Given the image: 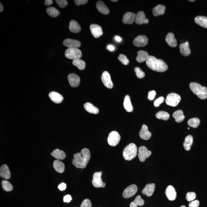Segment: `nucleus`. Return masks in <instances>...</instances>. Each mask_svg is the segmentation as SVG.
Listing matches in <instances>:
<instances>
[{
  "instance_id": "nucleus-1",
  "label": "nucleus",
  "mask_w": 207,
  "mask_h": 207,
  "mask_svg": "<svg viewBox=\"0 0 207 207\" xmlns=\"http://www.w3.org/2000/svg\"><path fill=\"white\" fill-rule=\"evenodd\" d=\"M72 160L73 164L77 168H85L91 158L90 151L88 148H84L80 153L75 154Z\"/></svg>"
},
{
  "instance_id": "nucleus-2",
  "label": "nucleus",
  "mask_w": 207,
  "mask_h": 207,
  "mask_svg": "<svg viewBox=\"0 0 207 207\" xmlns=\"http://www.w3.org/2000/svg\"><path fill=\"white\" fill-rule=\"evenodd\" d=\"M146 63L152 70L158 72H163L168 69V65L161 59H158L153 56H149Z\"/></svg>"
},
{
  "instance_id": "nucleus-3",
  "label": "nucleus",
  "mask_w": 207,
  "mask_h": 207,
  "mask_svg": "<svg viewBox=\"0 0 207 207\" xmlns=\"http://www.w3.org/2000/svg\"><path fill=\"white\" fill-rule=\"evenodd\" d=\"M190 87L192 92L196 95L198 98L201 99L207 98V88L205 87H202L198 83L192 82L190 84Z\"/></svg>"
},
{
  "instance_id": "nucleus-4",
  "label": "nucleus",
  "mask_w": 207,
  "mask_h": 207,
  "mask_svg": "<svg viewBox=\"0 0 207 207\" xmlns=\"http://www.w3.org/2000/svg\"><path fill=\"white\" fill-rule=\"evenodd\" d=\"M137 148L134 143H131L124 149L123 156L125 160L130 161L135 158L137 155Z\"/></svg>"
},
{
  "instance_id": "nucleus-5",
  "label": "nucleus",
  "mask_w": 207,
  "mask_h": 207,
  "mask_svg": "<svg viewBox=\"0 0 207 207\" xmlns=\"http://www.w3.org/2000/svg\"><path fill=\"white\" fill-rule=\"evenodd\" d=\"M65 56L68 59H80L82 57V52L78 48H68L66 50Z\"/></svg>"
},
{
  "instance_id": "nucleus-6",
  "label": "nucleus",
  "mask_w": 207,
  "mask_h": 207,
  "mask_svg": "<svg viewBox=\"0 0 207 207\" xmlns=\"http://www.w3.org/2000/svg\"><path fill=\"white\" fill-rule=\"evenodd\" d=\"M181 100V97L179 95L176 93H171L167 96L165 101L167 105L172 107H176Z\"/></svg>"
},
{
  "instance_id": "nucleus-7",
  "label": "nucleus",
  "mask_w": 207,
  "mask_h": 207,
  "mask_svg": "<svg viewBox=\"0 0 207 207\" xmlns=\"http://www.w3.org/2000/svg\"><path fill=\"white\" fill-rule=\"evenodd\" d=\"M120 140V136L118 132L113 131L111 132L107 138V142L111 146L114 147L118 145Z\"/></svg>"
},
{
  "instance_id": "nucleus-8",
  "label": "nucleus",
  "mask_w": 207,
  "mask_h": 207,
  "mask_svg": "<svg viewBox=\"0 0 207 207\" xmlns=\"http://www.w3.org/2000/svg\"><path fill=\"white\" fill-rule=\"evenodd\" d=\"M102 175L101 172H96L93 174L92 184L96 188H104L106 186L105 183L102 182L101 179Z\"/></svg>"
},
{
  "instance_id": "nucleus-9",
  "label": "nucleus",
  "mask_w": 207,
  "mask_h": 207,
  "mask_svg": "<svg viewBox=\"0 0 207 207\" xmlns=\"http://www.w3.org/2000/svg\"><path fill=\"white\" fill-rule=\"evenodd\" d=\"M138 157L140 162H144L152 154V152L149 151L145 146H141L139 149Z\"/></svg>"
},
{
  "instance_id": "nucleus-10",
  "label": "nucleus",
  "mask_w": 207,
  "mask_h": 207,
  "mask_svg": "<svg viewBox=\"0 0 207 207\" xmlns=\"http://www.w3.org/2000/svg\"><path fill=\"white\" fill-rule=\"evenodd\" d=\"M148 40L146 36L139 35L136 37L133 41V44L136 47H143L148 44Z\"/></svg>"
},
{
  "instance_id": "nucleus-11",
  "label": "nucleus",
  "mask_w": 207,
  "mask_h": 207,
  "mask_svg": "<svg viewBox=\"0 0 207 207\" xmlns=\"http://www.w3.org/2000/svg\"><path fill=\"white\" fill-rule=\"evenodd\" d=\"M101 80L104 86L107 88L111 89L113 87V83L111 79L110 74L108 72L105 71L102 73Z\"/></svg>"
},
{
  "instance_id": "nucleus-12",
  "label": "nucleus",
  "mask_w": 207,
  "mask_h": 207,
  "mask_svg": "<svg viewBox=\"0 0 207 207\" xmlns=\"http://www.w3.org/2000/svg\"><path fill=\"white\" fill-rule=\"evenodd\" d=\"M137 187L135 185H132L127 187L123 193L124 198H129L135 194L137 191Z\"/></svg>"
},
{
  "instance_id": "nucleus-13",
  "label": "nucleus",
  "mask_w": 207,
  "mask_h": 207,
  "mask_svg": "<svg viewBox=\"0 0 207 207\" xmlns=\"http://www.w3.org/2000/svg\"><path fill=\"white\" fill-rule=\"evenodd\" d=\"M90 29L92 35L95 38H98L103 34L101 27L97 24H92L90 26Z\"/></svg>"
},
{
  "instance_id": "nucleus-14",
  "label": "nucleus",
  "mask_w": 207,
  "mask_h": 207,
  "mask_svg": "<svg viewBox=\"0 0 207 207\" xmlns=\"http://www.w3.org/2000/svg\"><path fill=\"white\" fill-rule=\"evenodd\" d=\"M63 44L64 46L69 48H78L80 47L81 43L80 41L76 40L67 39L63 41Z\"/></svg>"
},
{
  "instance_id": "nucleus-15",
  "label": "nucleus",
  "mask_w": 207,
  "mask_h": 207,
  "mask_svg": "<svg viewBox=\"0 0 207 207\" xmlns=\"http://www.w3.org/2000/svg\"><path fill=\"white\" fill-rule=\"evenodd\" d=\"M68 79L71 87H75L79 86L80 78L77 74L74 73L69 74L68 76Z\"/></svg>"
},
{
  "instance_id": "nucleus-16",
  "label": "nucleus",
  "mask_w": 207,
  "mask_h": 207,
  "mask_svg": "<svg viewBox=\"0 0 207 207\" xmlns=\"http://www.w3.org/2000/svg\"><path fill=\"white\" fill-rule=\"evenodd\" d=\"M136 15L135 13L127 12L125 13L122 19V22L125 24H132L135 21Z\"/></svg>"
},
{
  "instance_id": "nucleus-17",
  "label": "nucleus",
  "mask_w": 207,
  "mask_h": 207,
  "mask_svg": "<svg viewBox=\"0 0 207 207\" xmlns=\"http://www.w3.org/2000/svg\"><path fill=\"white\" fill-rule=\"evenodd\" d=\"M165 195L170 201H174L176 198V192L173 186L169 185L165 190Z\"/></svg>"
},
{
  "instance_id": "nucleus-18",
  "label": "nucleus",
  "mask_w": 207,
  "mask_h": 207,
  "mask_svg": "<svg viewBox=\"0 0 207 207\" xmlns=\"http://www.w3.org/2000/svg\"><path fill=\"white\" fill-rule=\"evenodd\" d=\"M136 24L138 25L148 24L149 21L146 17L143 11L139 12L137 13L135 19Z\"/></svg>"
},
{
  "instance_id": "nucleus-19",
  "label": "nucleus",
  "mask_w": 207,
  "mask_h": 207,
  "mask_svg": "<svg viewBox=\"0 0 207 207\" xmlns=\"http://www.w3.org/2000/svg\"><path fill=\"white\" fill-rule=\"evenodd\" d=\"M141 138L144 140H148L152 136V134L148 130V127L145 125H142L139 133Z\"/></svg>"
},
{
  "instance_id": "nucleus-20",
  "label": "nucleus",
  "mask_w": 207,
  "mask_h": 207,
  "mask_svg": "<svg viewBox=\"0 0 207 207\" xmlns=\"http://www.w3.org/2000/svg\"><path fill=\"white\" fill-rule=\"evenodd\" d=\"M0 176L5 179L8 180L10 178L11 172L7 165L4 164L1 166L0 168Z\"/></svg>"
},
{
  "instance_id": "nucleus-21",
  "label": "nucleus",
  "mask_w": 207,
  "mask_h": 207,
  "mask_svg": "<svg viewBox=\"0 0 207 207\" xmlns=\"http://www.w3.org/2000/svg\"><path fill=\"white\" fill-rule=\"evenodd\" d=\"M165 41L169 46L172 47H176L177 45V40L173 33H169L165 38Z\"/></svg>"
},
{
  "instance_id": "nucleus-22",
  "label": "nucleus",
  "mask_w": 207,
  "mask_h": 207,
  "mask_svg": "<svg viewBox=\"0 0 207 207\" xmlns=\"http://www.w3.org/2000/svg\"><path fill=\"white\" fill-rule=\"evenodd\" d=\"M155 185L154 183L148 184L146 185L142 191V193L147 196H152L154 192Z\"/></svg>"
},
{
  "instance_id": "nucleus-23",
  "label": "nucleus",
  "mask_w": 207,
  "mask_h": 207,
  "mask_svg": "<svg viewBox=\"0 0 207 207\" xmlns=\"http://www.w3.org/2000/svg\"><path fill=\"white\" fill-rule=\"evenodd\" d=\"M49 96L51 100L56 104L61 103L64 99L62 95L56 92H50L49 94Z\"/></svg>"
},
{
  "instance_id": "nucleus-24",
  "label": "nucleus",
  "mask_w": 207,
  "mask_h": 207,
  "mask_svg": "<svg viewBox=\"0 0 207 207\" xmlns=\"http://www.w3.org/2000/svg\"><path fill=\"white\" fill-rule=\"evenodd\" d=\"M180 50L182 55L185 57L191 54V50L188 41H187L186 42L180 44Z\"/></svg>"
},
{
  "instance_id": "nucleus-25",
  "label": "nucleus",
  "mask_w": 207,
  "mask_h": 207,
  "mask_svg": "<svg viewBox=\"0 0 207 207\" xmlns=\"http://www.w3.org/2000/svg\"><path fill=\"white\" fill-rule=\"evenodd\" d=\"M96 6L99 12L104 15H108L110 13L109 8L107 7L103 2L99 1L97 2Z\"/></svg>"
},
{
  "instance_id": "nucleus-26",
  "label": "nucleus",
  "mask_w": 207,
  "mask_h": 207,
  "mask_svg": "<svg viewBox=\"0 0 207 207\" xmlns=\"http://www.w3.org/2000/svg\"><path fill=\"white\" fill-rule=\"evenodd\" d=\"M149 55L148 53L145 51L140 50L137 52V56L136 57V60L137 62L142 63L148 59Z\"/></svg>"
},
{
  "instance_id": "nucleus-27",
  "label": "nucleus",
  "mask_w": 207,
  "mask_h": 207,
  "mask_svg": "<svg viewBox=\"0 0 207 207\" xmlns=\"http://www.w3.org/2000/svg\"><path fill=\"white\" fill-rule=\"evenodd\" d=\"M69 29L71 32L78 33L80 32L81 27L77 21L75 20H72L69 23Z\"/></svg>"
},
{
  "instance_id": "nucleus-28",
  "label": "nucleus",
  "mask_w": 207,
  "mask_h": 207,
  "mask_svg": "<svg viewBox=\"0 0 207 207\" xmlns=\"http://www.w3.org/2000/svg\"><path fill=\"white\" fill-rule=\"evenodd\" d=\"M51 154L53 157L59 160H64L66 157L65 152L59 149H56L54 150V151L51 153Z\"/></svg>"
},
{
  "instance_id": "nucleus-29",
  "label": "nucleus",
  "mask_w": 207,
  "mask_h": 207,
  "mask_svg": "<svg viewBox=\"0 0 207 207\" xmlns=\"http://www.w3.org/2000/svg\"><path fill=\"white\" fill-rule=\"evenodd\" d=\"M124 106L127 112H130L133 111L134 108L131 102L130 97L128 95L125 96L124 98Z\"/></svg>"
},
{
  "instance_id": "nucleus-30",
  "label": "nucleus",
  "mask_w": 207,
  "mask_h": 207,
  "mask_svg": "<svg viewBox=\"0 0 207 207\" xmlns=\"http://www.w3.org/2000/svg\"><path fill=\"white\" fill-rule=\"evenodd\" d=\"M166 8L163 5H158L155 7L153 9V14L155 16H158L164 14Z\"/></svg>"
},
{
  "instance_id": "nucleus-31",
  "label": "nucleus",
  "mask_w": 207,
  "mask_h": 207,
  "mask_svg": "<svg viewBox=\"0 0 207 207\" xmlns=\"http://www.w3.org/2000/svg\"><path fill=\"white\" fill-rule=\"evenodd\" d=\"M196 24L202 27L207 28V17L205 16H198L195 18Z\"/></svg>"
},
{
  "instance_id": "nucleus-32",
  "label": "nucleus",
  "mask_w": 207,
  "mask_h": 207,
  "mask_svg": "<svg viewBox=\"0 0 207 207\" xmlns=\"http://www.w3.org/2000/svg\"><path fill=\"white\" fill-rule=\"evenodd\" d=\"M84 107L89 113L96 114L99 113V110L97 107L94 106L90 102H87L84 104Z\"/></svg>"
},
{
  "instance_id": "nucleus-33",
  "label": "nucleus",
  "mask_w": 207,
  "mask_h": 207,
  "mask_svg": "<svg viewBox=\"0 0 207 207\" xmlns=\"http://www.w3.org/2000/svg\"><path fill=\"white\" fill-rule=\"evenodd\" d=\"M54 170L59 173H63L64 171V165L62 162L59 160H55L53 164Z\"/></svg>"
},
{
  "instance_id": "nucleus-34",
  "label": "nucleus",
  "mask_w": 207,
  "mask_h": 207,
  "mask_svg": "<svg viewBox=\"0 0 207 207\" xmlns=\"http://www.w3.org/2000/svg\"><path fill=\"white\" fill-rule=\"evenodd\" d=\"M173 117L175 119V121L178 123H180L184 120L185 116L183 114V111L178 110L174 112Z\"/></svg>"
},
{
  "instance_id": "nucleus-35",
  "label": "nucleus",
  "mask_w": 207,
  "mask_h": 207,
  "mask_svg": "<svg viewBox=\"0 0 207 207\" xmlns=\"http://www.w3.org/2000/svg\"><path fill=\"white\" fill-rule=\"evenodd\" d=\"M193 141V137L191 135H188L186 137L183 143V146L185 150L189 151L190 150Z\"/></svg>"
},
{
  "instance_id": "nucleus-36",
  "label": "nucleus",
  "mask_w": 207,
  "mask_h": 207,
  "mask_svg": "<svg viewBox=\"0 0 207 207\" xmlns=\"http://www.w3.org/2000/svg\"><path fill=\"white\" fill-rule=\"evenodd\" d=\"M144 204V201L142 199L140 195H138L135 198L134 201L130 204V207H137L138 206H142Z\"/></svg>"
},
{
  "instance_id": "nucleus-37",
  "label": "nucleus",
  "mask_w": 207,
  "mask_h": 207,
  "mask_svg": "<svg viewBox=\"0 0 207 207\" xmlns=\"http://www.w3.org/2000/svg\"><path fill=\"white\" fill-rule=\"evenodd\" d=\"M73 64L81 70H83L86 67V63L80 59H74L73 61Z\"/></svg>"
},
{
  "instance_id": "nucleus-38",
  "label": "nucleus",
  "mask_w": 207,
  "mask_h": 207,
  "mask_svg": "<svg viewBox=\"0 0 207 207\" xmlns=\"http://www.w3.org/2000/svg\"><path fill=\"white\" fill-rule=\"evenodd\" d=\"M155 116L157 119L165 120H168L170 117L169 114L164 111H160L156 114Z\"/></svg>"
},
{
  "instance_id": "nucleus-39",
  "label": "nucleus",
  "mask_w": 207,
  "mask_h": 207,
  "mask_svg": "<svg viewBox=\"0 0 207 207\" xmlns=\"http://www.w3.org/2000/svg\"><path fill=\"white\" fill-rule=\"evenodd\" d=\"M47 12L49 16L52 17H56L60 14V12L58 9L54 7H48Z\"/></svg>"
},
{
  "instance_id": "nucleus-40",
  "label": "nucleus",
  "mask_w": 207,
  "mask_h": 207,
  "mask_svg": "<svg viewBox=\"0 0 207 207\" xmlns=\"http://www.w3.org/2000/svg\"><path fill=\"white\" fill-rule=\"evenodd\" d=\"M200 121L199 119L193 118L189 119L188 121V124L190 127L194 128H196L198 127L200 124Z\"/></svg>"
},
{
  "instance_id": "nucleus-41",
  "label": "nucleus",
  "mask_w": 207,
  "mask_h": 207,
  "mask_svg": "<svg viewBox=\"0 0 207 207\" xmlns=\"http://www.w3.org/2000/svg\"><path fill=\"white\" fill-rule=\"evenodd\" d=\"M3 189L6 191H11L13 190V186L10 182L6 180H3L2 182Z\"/></svg>"
},
{
  "instance_id": "nucleus-42",
  "label": "nucleus",
  "mask_w": 207,
  "mask_h": 207,
  "mask_svg": "<svg viewBox=\"0 0 207 207\" xmlns=\"http://www.w3.org/2000/svg\"><path fill=\"white\" fill-rule=\"evenodd\" d=\"M118 59L121 63L124 64V65H128L129 63V59H127L126 56L124 55L123 54H119Z\"/></svg>"
},
{
  "instance_id": "nucleus-43",
  "label": "nucleus",
  "mask_w": 207,
  "mask_h": 207,
  "mask_svg": "<svg viewBox=\"0 0 207 207\" xmlns=\"http://www.w3.org/2000/svg\"><path fill=\"white\" fill-rule=\"evenodd\" d=\"M137 78L142 79L145 77V74L140 68L136 67L134 69Z\"/></svg>"
},
{
  "instance_id": "nucleus-44",
  "label": "nucleus",
  "mask_w": 207,
  "mask_h": 207,
  "mask_svg": "<svg viewBox=\"0 0 207 207\" xmlns=\"http://www.w3.org/2000/svg\"><path fill=\"white\" fill-rule=\"evenodd\" d=\"M196 198V194L195 192H188L186 195V199L189 202L194 201Z\"/></svg>"
},
{
  "instance_id": "nucleus-45",
  "label": "nucleus",
  "mask_w": 207,
  "mask_h": 207,
  "mask_svg": "<svg viewBox=\"0 0 207 207\" xmlns=\"http://www.w3.org/2000/svg\"><path fill=\"white\" fill-rule=\"evenodd\" d=\"M55 1L59 7L62 8L65 7L68 5L67 1L66 0H56Z\"/></svg>"
},
{
  "instance_id": "nucleus-46",
  "label": "nucleus",
  "mask_w": 207,
  "mask_h": 207,
  "mask_svg": "<svg viewBox=\"0 0 207 207\" xmlns=\"http://www.w3.org/2000/svg\"><path fill=\"white\" fill-rule=\"evenodd\" d=\"M92 203L90 200L87 199L82 202L80 207H92Z\"/></svg>"
},
{
  "instance_id": "nucleus-47",
  "label": "nucleus",
  "mask_w": 207,
  "mask_h": 207,
  "mask_svg": "<svg viewBox=\"0 0 207 207\" xmlns=\"http://www.w3.org/2000/svg\"><path fill=\"white\" fill-rule=\"evenodd\" d=\"M164 101V98L163 97H159L154 102V106L156 107H158L160 104L163 103Z\"/></svg>"
},
{
  "instance_id": "nucleus-48",
  "label": "nucleus",
  "mask_w": 207,
  "mask_h": 207,
  "mask_svg": "<svg viewBox=\"0 0 207 207\" xmlns=\"http://www.w3.org/2000/svg\"><path fill=\"white\" fill-rule=\"evenodd\" d=\"M200 205V202L198 200H194L189 204V207H198Z\"/></svg>"
},
{
  "instance_id": "nucleus-49",
  "label": "nucleus",
  "mask_w": 207,
  "mask_h": 207,
  "mask_svg": "<svg viewBox=\"0 0 207 207\" xmlns=\"http://www.w3.org/2000/svg\"><path fill=\"white\" fill-rule=\"evenodd\" d=\"M156 94V92L155 91H151L148 93V98L150 100H153L154 99Z\"/></svg>"
},
{
  "instance_id": "nucleus-50",
  "label": "nucleus",
  "mask_w": 207,
  "mask_h": 207,
  "mask_svg": "<svg viewBox=\"0 0 207 207\" xmlns=\"http://www.w3.org/2000/svg\"><path fill=\"white\" fill-rule=\"evenodd\" d=\"M87 0H75L74 3L77 6H80L81 5L86 4L88 2Z\"/></svg>"
},
{
  "instance_id": "nucleus-51",
  "label": "nucleus",
  "mask_w": 207,
  "mask_h": 207,
  "mask_svg": "<svg viewBox=\"0 0 207 207\" xmlns=\"http://www.w3.org/2000/svg\"><path fill=\"white\" fill-rule=\"evenodd\" d=\"M58 188L61 191H64L67 188V185L64 183H61L58 186Z\"/></svg>"
},
{
  "instance_id": "nucleus-52",
  "label": "nucleus",
  "mask_w": 207,
  "mask_h": 207,
  "mask_svg": "<svg viewBox=\"0 0 207 207\" xmlns=\"http://www.w3.org/2000/svg\"><path fill=\"white\" fill-rule=\"evenodd\" d=\"M72 200V196L71 195H68L64 197V201L66 203H69Z\"/></svg>"
},
{
  "instance_id": "nucleus-53",
  "label": "nucleus",
  "mask_w": 207,
  "mask_h": 207,
  "mask_svg": "<svg viewBox=\"0 0 207 207\" xmlns=\"http://www.w3.org/2000/svg\"><path fill=\"white\" fill-rule=\"evenodd\" d=\"M53 3V1L52 0H46V1H45V4L47 6L52 5Z\"/></svg>"
},
{
  "instance_id": "nucleus-54",
  "label": "nucleus",
  "mask_w": 207,
  "mask_h": 207,
  "mask_svg": "<svg viewBox=\"0 0 207 207\" xmlns=\"http://www.w3.org/2000/svg\"><path fill=\"white\" fill-rule=\"evenodd\" d=\"M107 49L111 51H113L115 49V48L112 45H109L107 46Z\"/></svg>"
},
{
  "instance_id": "nucleus-55",
  "label": "nucleus",
  "mask_w": 207,
  "mask_h": 207,
  "mask_svg": "<svg viewBox=\"0 0 207 207\" xmlns=\"http://www.w3.org/2000/svg\"><path fill=\"white\" fill-rule=\"evenodd\" d=\"M115 40L117 41V42H120L122 41L121 38L120 36H115Z\"/></svg>"
},
{
  "instance_id": "nucleus-56",
  "label": "nucleus",
  "mask_w": 207,
  "mask_h": 207,
  "mask_svg": "<svg viewBox=\"0 0 207 207\" xmlns=\"http://www.w3.org/2000/svg\"><path fill=\"white\" fill-rule=\"evenodd\" d=\"M0 4H1V5H0V12H2L3 11V9H4V7H3L2 4L1 2L0 3Z\"/></svg>"
},
{
  "instance_id": "nucleus-57",
  "label": "nucleus",
  "mask_w": 207,
  "mask_h": 207,
  "mask_svg": "<svg viewBox=\"0 0 207 207\" xmlns=\"http://www.w3.org/2000/svg\"><path fill=\"white\" fill-rule=\"evenodd\" d=\"M111 1L114 2H116L118 1V0H112V1Z\"/></svg>"
},
{
  "instance_id": "nucleus-58",
  "label": "nucleus",
  "mask_w": 207,
  "mask_h": 207,
  "mask_svg": "<svg viewBox=\"0 0 207 207\" xmlns=\"http://www.w3.org/2000/svg\"><path fill=\"white\" fill-rule=\"evenodd\" d=\"M186 207V206H184V205H183V206H181V207Z\"/></svg>"
},
{
  "instance_id": "nucleus-59",
  "label": "nucleus",
  "mask_w": 207,
  "mask_h": 207,
  "mask_svg": "<svg viewBox=\"0 0 207 207\" xmlns=\"http://www.w3.org/2000/svg\"><path fill=\"white\" fill-rule=\"evenodd\" d=\"M189 1L190 2H195V0L194 1H191V0H190V1Z\"/></svg>"
},
{
  "instance_id": "nucleus-60",
  "label": "nucleus",
  "mask_w": 207,
  "mask_h": 207,
  "mask_svg": "<svg viewBox=\"0 0 207 207\" xmlns=\"http://www.w3.org/2000/svg\"><path fill=\"white\" fill-rule=\"evenodd\" d=\"M188 129H190V128H189V127H188Z\"/></svg>"
},
{
  "instance_id": "nucleus-61",
  "label": "nucleus",
  "mask_w": 207,
  "mask_h": 207,
  "mask_svg": "<svg viewBox=\"0 0 207 207\" xmlns=\"http://www.w3.org/2000/svg\"></svg>"
}]
</instances>
